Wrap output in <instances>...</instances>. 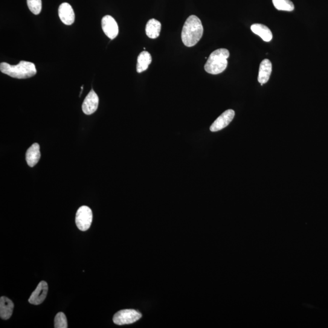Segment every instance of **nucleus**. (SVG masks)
I'll return each mask as SVG.
<instances>
[{
  "instance_id": "nucleus-1",
  "label": "nucleus",
  "mask_w": 328,
  "mask_h": 328,
  "mask_svg": "<svg viewBox=\"0 0 328 328\" xmlns=\"http://www.w3.org/2000/svg\"><path fill=\"white\" fill-rule=\"evenodd\" d=\"M204 29L201 20L196 16H191L183 26L182 41L187 47H192L201 40Z\"/></svg>"
},
{
  "instance_id": "nucleus-2",
  "label": "nucleus",
  "mask_w": 328,
  "mask_h": 328,
  "mask_svg": "<svg viewBox=\"0 0 328 328\" xmlns=\"http://www.w3.org/2000/svg\"><path fill=\"white\" fill-rule=\"evenodd\" d=\"M0 70L11 77L24 79L34 76L37 69L34 64L26 61H20L18 65H11L6 62L0 64Z\"/></svg>"
},
{
  "instance_id": "nucleus-3",
  "label": "nucleus",
  "mask_w": 328,
  "mask_h": 328,
  "mask_svg": "<svg viewBox=\"0 0 328 328\" xmlns=\"http://www.w3.org/2000/svg\"><path fill=\"white\" fill-rule=\"evenodd\" d=\"M229 56V51L226 49H218L213 51L205 63V71L213 75L222 73L227 68Z\"/></svg>"
},
{
  "instance_id": "nucleus-4",
  "label": "nucleus",
  "mask_w": 328,
  "mask_h": 328,
  "mask_svg": "<svg viewBox=\"0 0 328 328\" xmlns=\"http://www.w3.org/2000/svg\"><path fill=\"white\" fill-rule=\"evenodd\" d=\"M92 212L88 206L83 205L78 209L75 216V224L81 231L88 230L91 225Z\"/></svg>"
},
{
  "instance_id": "nucleus-5",
  "label": "nucleus",
  "mask_w": 328,
  "mask_h": 328,
  "mask_svg": "<svg viewBox=\"0 0 328 328\" xmlns=\"http://www.w3.org/2000/svg\"><path fill=\"white\" fill-rule=\"evenodd\" d=\"M142 317L140 312L134 309H124L115 313L113 322L116 324L124 325L135 323Z\"/></svg>"
},
{
  "instance_id": "nucleus-6",
  "label": "nucleus",
  "mask_w": 328,
  "mask_h": 328,
  "mask_svg": "<svg viewBox=\"0 0 328 328\" xmlns=\"http://www.w3.org/2000/svg\"><path fill=\"white\" fill-rule=\"evenodd\" d=\"M48 291V283L45 281H40L36 289L32 293L29 298V303L34 305H39L45 301Z\"/></svg>"
},
{
  "instance_id": "nucleus-7",
  "label": "nucleus",
  "mask_w": 328,
  "mask_h": 328,
  "mask_svg": "<svg viewBox=\"0 0 328 328\" xmlns=\"http://www.w3.org/2000/svg\"><path fill=\"white\" fill-rule=\"evenodd\" d=\"M235 112L233 110H228L223 113L222 115L217 118L215 121L211 125L210 130L211 132H216L225 129L228 127L234 120Z\"/></svg>"
},
{
  "instance_id": "nucleus-8",
  "label": "nucleus",
  "mask_w": 328,
  "mask_h": 328,
  "mask_svg": "<svg viewBox=\"0 0 328 328\" xmlns=\"http://www.w3.org/2000/svg\"><path fill=\"white\" fill-rule=\"evenodd\" d=\"M101 28L104 33L110 39L113 40L118 36L119 34L118 23L112 16H106L103 17L101 20Z\"/></svg>"
},
{
  "instance_id": "nucleus-9",
  "label": "nucleus",
  "mask_w": 328,
  "mask_h": 328,
  "mask_svg": "<svg viewBox=\"0 0 328 328\" xmlns=\"http://www.w3.org/2000/svg\"><path fill=\"white\" fill-rule=\"evenodd\" d=\"M99 98L94 90H91L84 100L82 104L83 112L86 115H91L96 112Z\"/></svg>"
},
{
  "instance_id": "nucleus-10",
  "label": "nucleus",
  "mask_w": 328,
  "mask_h": 328,
  "mask_svg": "<svg viewBox=\"0 0 328 328\" xmlns=\"http://www.w3.org/2000/svg\"><path fill=\"white\" fill-rule=\"evenodd\" d=\"M59 16L61 21L66 25L73 24L75 14L73 9L68 3H63L59 8Z\"/></svg>"
},
{
  "instance_id": "nucleus-11",
  "label": "nucleus",
  "mask_w": 328,
  "mask_h": 328,
  "mask_svg": "<svg viewBox=\"0 0 328 328\" xmlns=\"http://www.w3.org/2000/svg\"><path fill=\"white\" fill-rule=\"evenodd\" d=\"M272 65L271 61L265 59L261 62L260 65L259 73L258 80L261 85L268 82L272 73Z\"/></svg>"
},
{
  "instance_id": "nucleus-12",
  "label": "nucleus",
  "mask_w": 328,
  "mask_h": 328,
  "mask_svg": "<svg viewBox=\"0 0 328 328\" xmlns=\"http://www.w3.org/2000/svg\"><path fill=\"white\" fill-rule=\"evenodd\" d=\"M14 307L13 301L7 297L0 298V317L3 320L10 319L13 313Z\"/></svg>"
},
{
  "instance_id": "nucleus-13",
  "label": "nucleus",
  "mask_w": 328,
  "mask_h": 328,
  "mask_svg": "<svg viewBox=\"0 0 328 328\" xmlns=\"http://www.w3.org/2000/svg\"><path fill=\"white\" fill-rule=\"evenodd\" d=\"M40 146L38 144L32 145L26 154V162L31 167L35 166L40 158Z\"/></svg>"
},
{
  "instance_id": "nucleus-14",
  "label": "nucleus",
  "mask_w": 328,
  "mask_h": 328,
  "mask_svg": "<svg viewBox=\"0 0 328 328\" xmlns=\"http://www.w3.org/2000/svg\"><path fill=\"white\" fill-rule=\"evenodd\" d=\"M251 28L252 31L260 36L264 41L269 42L272 40L273 38L272 32L266 26L256 23L252 25Z\"/></svg>"
},
{
  "instance_id": "nucleus-15",
  "label": "nucleus",
  "mask_w": 328,
  "mask_h": 328,
  "mask_svg": "<svg viewBox=\"0 0 328 328\" xmlns=\"http://www.w3.org/2000/svg\"><path fill=\"white\" fill-rule=\"evenodd\" d=\"M161 30V23L156 19H150L147 22L146 32L148 37L150 39H155L158 38L160 34Z\"/></svg>"
},
{
  "instance_id": "nucleus-16",
  "label": "nucleus",
  "mask_w": 328,
  "mask_h": 328,
  "mask_svg": "<svg viewBox=\"0 0 328 328\" xmlns=\"http://www.w3.org/2000/svg\"><path fill=\"white\" fill-rule=\"evenodd\" d=\"M152 56L149 52L142 51L138 58L136 69L138 73L147 70L150 63H152Z\"/></svg>"
},
{
  "instance_id": "nucleus-17",
  "label": "nucleus",
  "mask_w": 328,
  "mask_h": 328,
  "mask_svg": "<svg viewBox=\"0 0 328 328\" xmlns=\"http://www.w3.org/2000/svg\"><path fill=\"white\" fill-rule=\"evenodd\" d=\"M272 2L277 10L291 12L294 10V5L291 0H272Z\"/></svg>"
},
{
  "instance_id": "nucleus-18",
  "label": "nucleus",
  "mask_w": 328,
  "mask_h": 328,
  "mask_svg": "<svg viewBox=\"0 0 328 328\" xmlns=\"http://www.w3.org/2000/svg\"><path fill=\"white\" fill-rule=\"evenodd\" d=\"M29 9L35 15L41 13L42 9V0H27Z\"/></svg>"
},
{
  "instance_id": "nucleus-19",
  "label": "nucleus",
  "mask_w": 328,
  "mask_h": 328,
  "mask_svg": "<svg viewBox=\"0 0 328 328\" xmlns=\"http://www.w3.org/2000/svg\"><path fill=\"white\" fill-rule=\"evenodd\" d=\"M54 327L56 328H67L68 323L66 315L63 312L57 313L54 319Z\"/></svg>"
}]
</instances>
